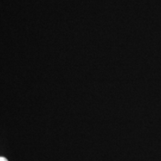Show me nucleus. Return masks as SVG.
Here are the masks:
<instances>
[{
    "mask_svg": "<svg viewBox=\"0 0 161 161\" xmlns=\"http://www.w3.org/2000/svg\"><path fill=\"white\" fill-rule=\"evenodd\" d=\"M0 161H8V160L5 158H4V157H0Z\"/></svg>",
    "mask_w": 161,
    "mask_h": 161,
    "instance_id": "1",
    "label": "nucleus"
}]
</instances>
